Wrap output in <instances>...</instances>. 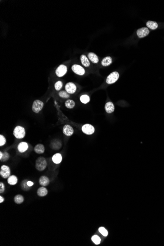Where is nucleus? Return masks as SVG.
Returning a JSON list of instances; mask_svg holds the SVG:
<instances>
[{
    "label": "nucleus",
    "instance_id": "obj_1",
    "mask_svg": "<svg viewBox=\"0 0 164 246\" xmlns=\"http://www.w3.org/2000/svg\"><path fill=\"white\" fill-rule=\"evenodd\" d=\"M47 165V163L46 159L44 157H40L37 159V160H36L35 168L39 171H40V172L43 171L46 168Z\"/></svg>",
    "mask_w": 164,
    "mask_h": 246
},
{
    "label": "nucleus",
    "instance_id": "obj_2",
    "mask_svg": "<svg viewBox=\"0 0 164 246\" xmlns=\"http://www.w3.org/2000/svg\"><path fill=\"white\" fill-rule=\"evenodd\" d=\"M14 137L18 139H22L24 138L26 135L25 128L21 126H17L13 130Z\"/></svg>",
    "mask_w": 164,
    "mask_h": 246
},
{
    "label": "nucleus",
    "instance_id": "obj_3",
    "mask_svg": "<svg viewBox=\"0 0 164 246\" xmlns=\"http://www.w3.org/2000/svg\"><path fill=\"white\" fill-rule=\"evenodd\" d=\"M43 102L39 100H36L32 103V110L34 113H38L43 109Z\"/></svg>",
    "mask_w": 164,
    "mask_h": 246
},
{
    "label": "nucleus",
    "instance_id": "obj_4",
    "mask_svg": "<svg viewBox=\"0 0 164 246\" xmlns=\"http://www.w3.org/2000/svg\"><path fill=\"white\" fill-rule=\"evenodd\" d=\"M11 174V169L8 166L6 165H2L0 169V175L4 178H8Z\"/></svg>",
    "mask_w": 164,
    "mask_h": 246
},
{
    "label": "nucleus",
    "instance_id": "obj_5",
    "mask_svg": "<svg viewBox=\"0 0 164 246\" xmlns=\"http://www.w3.org/2000/svg\"><path fill=\"white\" fill-rule=\"evenodd\" d=\"M119 74L118 72H113L109 75L106 79V83L108 84H113L118 80Z\"/></svg>",
    "mask_w": 164,
    "mask_h": 246
},
{
    "label": "nucleus",
    "instance_id": "obj_6",
    "mask_svg": "<svg viewBox=\"0 0 164 246\" xmlns=\"http://www.w3.org/2000/svg\"><path fill=\"white\" fill-rule=\"evenodd\" d=\"M82 131L85 134L87 135H91L94 133L95 129L94 127L92 125L90 124H86L82 127Z\"/></svg>",
    "mask_w": 164,
    "mask_h": 246
},
{
    "label": "nucleus",
    "instance_id": "obj_7",
    "mask_svg": "<svg viewBox=\"0 0 164 246\" xmlns=\"http://www.w3.org/2000/svg\"><path fill=\"white\" fill-rule=\"evenodd\" d=\"M67 71V66L63 64H61L56 69V75L59 77H62L66 74Z\"/></svg>",
    "mask_w": 164,
    "mask_h": 246
},
{
    "label": "nucleus",
    "instance_id": "obj_8",
    "mask_svg": "<svg viewBox=\"0 0 164 246\" xmlns=\"http://www.w3.org/2000/svg\"><path fill=\"white\" fill-rule=\"evenodd\" d=\"M71 69L75 74L78 75L82 76L85 73V70L84 68L78 64H74L71 67Z\"/></svg>",
    "mask_w": 164,
    "mask_h": 246
},
{
    "label": "nucleus",
    "instance_id": "obj_9",
    "mask_svg": "<svg viewBox=\"0 0 164 246\" xmlns=\"http://www.w3.org/2000/svg\"><path fill=\"white\" fill-rule=\"evenodd\" d=\"M65 89L69 94H73L76 91L77 87L73 83L69 82L65 85Z\"/></svg>",
    "mask_w": 164,
    "mask_h": 246
},
{
    "label": "nucleus",
    "instance_id": "obj_10",
    "mask_svg": "<svg viewBox=\"0 0 164 246\" xmlns=\"http://www.w3.org/2000/svg\"><path fill=\"white\" fill-rule=\"evenodd\" d=\"M149 33V31L148 29L146 27L139 29L137 32V34L139 38H143L146 37L147 35H148Z\"/></svg>",
    "mask_w": 164,
    "mask_h": 246
},
{
    "label": "nucleus",
    "instance_id": "obj_11",
    "mask_svg": "<svg viewBox=\"0 0 164 246\" xmlns=\"http://www.w3.org/2000/svg\"><path fill=\"white\" fill-rule=\"evenodd\" d=\"M63 133L67 136H71L73 134V128L70 125L67 124L63 126Z\"/></svg>",
    "mask_w": 164,
    "mask_h": 246
},
{
    "label": "nucleus",
    "instance_id": "obj_12",
    "mask_svg": "<svg viewBox=\"0 0 164 246\" xmlns=\"http://www.w3.org/2000/svg\"><path fill=\"white\" fill-rule=\"evenodd\" d=\"M39 182L42 186H47L50 183V179L46 176H41L39 179Z\"/></svg>",
    "mask_w": 164,
    "mask_h": 246
},
{
    "label": "nucleus",
    "instance_id": "obj_13",
    "mask_svg": "<svg viewBox=\"0 0 164 246\" xmlns=\"http://www.w3.org/2000/svg\"><path fill=\"white\" fill-rule=\"evenodd\" d=\"M29 146L26 142H21L18 145V150L20 153H24L28 150Z\"/></svg>",
    "mask_w": 164,
    "mask_h": 246
},
{
    "label": "nucleus",
    "instance_id": "obj_14",
    "mask_svg": "<svg viewBox=\"0 0 164 246\" xmlns=\"http://www.w3.org/2000/svg\"><path fill=\"white\" fill-rule=\"evenodd\" d=\"M106 112L108 113H113L115 111V106L112 102H107L105 106Z\"/></svg>",
    "mask_w": 164,
    "mask_h": 246
},
{
    "label": "nucleus",
    "instance_id": "obj_15",
    "mask_svg": "<svg viewBox=\"0 0 164 246\" xmlns=\"http://www.w3.org/2000/svg\"><path fill=\"white\" fill-rule=\"evenodd\" d=\"M53 162H54L56 164H60L62 160H63V157L62 155L60 153H56L52 157Z\"/></svg>",
    "mask_w": 164,
    "mask_h": 246
},
{
    "label": "nucleus",
    "instance_id": "obj_16",
    "mask_svg": "<svg viewBox=\"0 0 164 246\" xmlns=\"http://www.w3.org/2000/svg\"><path fill=\"white\" fill-rule=\"evenodd\" d=\"M47 194H48V190L45 187H41L39 188L37 191V195L39 197H45Z\"/></svg>",
    "mask_w": 164,
    "mask_h": 246
},
{
    "label": "nucleus",
    "instance_id": "obj_17",
    "mask_svg": "<svg viewBox=\"0 0 164 246\" xmlns=\"http://www.w3.org/2000/svg\"><path fill=\"white\" fill-rule=\"evenodd\" d=\"M34 150L37 154H43L45 151L44 146L42 144H38L35 145Z\"/></svg>",
    "mask_w": 164,
    "mask_h": 246
},
{
    "label": "nucleus",
    "instance_id": "obj_18",
    "mask_svg": "<svg viewBox=\"0 0 164 246\" xmlns=\"http://www.w3.org/2000/svg\"><path fill=\"white\" fill-rule=\"evenodd\" d=\"M81 62L84 67H88L90 66V63L87 57L85 55H82L80 57Z\"/></svg>",
    "mask_w": 164,
    "mask_h": 246
},
{
    "label": "nucleus",
    "instance_id": "obj_19",
    "mask_svg": "<svg viewBox=\"0 0 164 246\" xmlns=\"http://www.w3.org/2000/svg\"><path fill=\"white\" fill-rule=\"evenodd\" d=\"M112 63V58L111 56H106L102 60L101 64L103 67H108Z\"/></svg>",
    "mask_w": 164,
    "mask_h": 246
},
{
    "label": "nucleus",
    "instance_id": "obj_20",
    "mask_svg": "<svg viewBox=\"0 0 164 246\" xmlns=\"http://www.w3.org/2000/svg\"><path fill=\"white\" fill-rule=\"evenodd\" d=\"M88 58H89L90 60H91L92 63H97L99 62V59H98V56L94 53H92V52L88 53Z\"/></svg>",
    "mask_w": 164,
    "mask_h": 246
},
{
    "label": "nucleus",
    "instance_id": "obj_21",
    "mask_svg": "<svg viewBox=\"0 0 164 246\" xmlns=\"http://www.w3.org/2000/svg\"><path fill=\"white\" fill-rule=\"evenodd\" d=\"M7 183L11 185H15L18 182L17 177L15 176H11L7 178Z\"/></svg>",
    "mask_w": 164,
    "mask_h": 246
},
{
    "label": "nucleus",
    "instance_id": "obj_22",
    "mask_svg": "<svg viewBox=\"0 0 164 246\" xmlns=\"http://www.w3.org/2000/svg\"><path fill=\"white\" fill-rule=\"evenodd\" d=\"M14 201L15 204H22L24 201V198L21 195H17L14 197Z\"/></svg>",
    "mask_w": 164,
    "mask_h": 246
},
{
    "label": "nucleus",
    "instance_id": "obj_23",
    "mask_svg": "<svg viewBox=\"0 0 164 246\" xmlns=\"http://www.w3.org/2000/svg\"><path fill=\"white\" fill-rule=\"evenodd\" d=\"M147 28L151 30H155L158 28V25L156 22L152 21H148L147 23Z\"/></svg>",
    "mask_w": 164,
    "mask_h": 246
},
{
    "label": "nucleus",
    "instance_id": "obj_24",
    "mask_svg": "<svg viewBox=\"0 0 164 246\" xmlns=\"http://www.w3.org/2000/svg\"><path fill=\"white\" fill-rule=\"evenodd\" d=\"M75 106V103L73 100L68 99L65 102V106L68 109H73Z\"/></svg>",
    "mask_w": 164,
    "mask_h": 246
},
{
    "label": "nucleus",
    "instance_id": "obj_25",
    "mask_svg": "<svg viewBox=\"0 0 164 246\" xmlns=\"http://www.w3.org/2000/svg\"><path fill=\"white\" fill-rule=\"evenodd\" d=\"M80 101L83 104H87L90 102V98L87 95H82L80 97Z\"/></svg>",
    "mask_w": 164,
    "mask_h": 246
},
{
    "label": "nucleus",
    "instance_id": "obj_26",
    "mask_svg": "<svg viewBox=\"0 0 164 246\" xmlns=\"http://www.w3.org/2000/svg\"><path fill=\"white\" fill-rule=\"evenodd\" d=\"M28 181V180L25 179L22 182L21 188H22V190H23L24 191H28V190H30V187L29 186L28 184H27Z\"/></svg>",
    "mask_w": 164,
    "mask_h": 246
},
{
    "label": "nucleus",
    "instance_id": "obj_27",
    "mask_svg": "<svg viewBox=\"0 0 164 246\" xmlns=\"http://www.w3.org/2000/svg\"><path fill=\"white\" fill-rule=\"evenodd\" d=\"M91 240L95 245H99L101 243V238L97 235L93 236L91 237Z\"/></svg>",
    "mask_w": 164,
    "mask_h": 246
},
{
    "label": "nucleus",
    "instance_id": "obj_28",
    "mask_svg": "<svg viewBox=\"0 0 164 246\" xmlns=\"http://www.w3.org/2000/svg\"><path fill=\"white\" fill-rule=\"evenodd\" d=\"M59 96L63 98H67L70 97L69 94L67 91H60L59 93Z\"/></svg>",
    "mask_w": 164,
    "mask_h": 246
},
{
    "label": "nucleus",
    "instance_id": "obj_29",
    "mask_svg": "<svg viewBox=\"0 0 164 246\" xmlns=\"http://www.w3.org/2000/svg\"><path fill=\"white\" fill-rule=\"evenodd\" d=\"M98 231L100 232L102 235L104 236V237H106L108 235V232L107 230V229L104 228V227H100L98 229Z\"/></svg>",
    "mask_w": 164,
    "mask_h": 246
},
{
    "label": "nucleus",
    "instance_id": "obj_30",
    "mask_svg": "<svg viewBox=\"0 0 164 246\" xmlns=\"http://www.w3.org/2000/svg\"><path fill=\"white\" fill-rule=\"evenodd\" d=\"M10 158V154L7 152H4L3 153V156L2 158L0 160L2 162H6V161H7V160H8Z\"/></svg>",
    "mask_w": 164,
    "mask_h": 246
},
{
    "label": "nucleus",
    "instance_id": "obj_31",
    "mask_svg": "<svg viewBox=\"0 0 164 246\" xmlns=\"http://www.w3.org/2000/svg\"><path fill=\"white\" fill-rule=\"evenodd\" d=\"M63 87V83L62 81H57L55 84V88L56 91H59Z\"/></svg>",
    "mask_w": 164,
    "mask_h": 246
},
{
    "label": "nucleus",
    "instance_id": "obj_32",
    "mask_svg": "<svg viewBox=\"0 0 164 246\" xmlns=\"http://www.w3.org/2000/svg\"><path fill=\"white\" fill-rule=\"evenodd\" d=\"M6 142H7V141L5 137L3 135H0V146H3L6 144Z\"/></svg>",
    "mask_w": 164,
    "mask_h": 246
},
{
    "label": "nucleus",
    "instance_id": "obj_33",
    "mask_svg": "<svg viewBox=\"0 0 164 246\" xmlns=\"http://www.w3.org/2000/svg\"><path fill=\"white\" fill-rule=\"evenodd\" d=\"M5 190V186L4 183L2 182H0V193H4Z\"/></svg>",
    "mask_w": 164,
    "mask_h": 246
},
{
    "label": "nucleus",
    "instance_id": "obj_34",
    "mask_svg": "<svg viewBox=\"0 0 164 246\" xmlns=\"http://www.w3.org/2000/svg\"><path fill=\"white\" fill-rule=\"evenodd\" d=\"M27 184H28V185L29 186L31 187L34 184V182H32V181H28V182H27Z\"/></svg>",
    "mask_w": 164,
    "mask_h": 246
},
{
    "label": "nucleus",
    "instance_id": "obj_35",
    "mask_svg": "<svg viewBox=\"0 0 164 246\" xmlns=\"http://www.w3.org/2000/svg\"><path fill=\"white\" fill-rule=\"evenodd\" d=\"M4 201V198L2 196H0V203L2 204V202H3Z\"/></svg>",
    "mask_w": 164,
    "mask_h": 246
},
{
    "label": "nucleus",
    "instance_id": "obj_36",
    "mask_svg": "<svg viewBox=\"0 0 164 246\" xmlns=\"http://www.w3.org/2000/svg\"><path fill=\"white\" fill-rule=\"evenodd\" d=\"M3 156V153L2 151H0V160L2 158Z\"/></svg>",
    "mask_w": 164,
    "mask_h": 246
}]
</instances>
